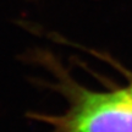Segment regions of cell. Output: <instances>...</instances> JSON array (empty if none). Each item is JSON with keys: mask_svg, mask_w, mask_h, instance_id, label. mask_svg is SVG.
<instances>
[{"mask_svg": "<svg viewBox=\"0 0 132 132\" xmlns=\"http://www.w3.org/2000/svg\"><path fill=\"white\" fill-rule=\"evenodd\" d=\"M126 89L128 90V93H130V94H131V97H132V85L130 86V87H127V88H126Z\"/></svg>", "mask_w": 132, "mask_h": 132, "instance_id": "cell-2", "label": "cell"}, {"mask_svg": "<svg viewBox=\"0 0 132 132\" xmlns=\"http://www.w3.org/2000/svg\"><path fill=\"white\" fill-rule=\"evenodd\" d=\"M28 59L53 76L52 81L37 82L60 93L69 104L62 114L31 111L29 119L50 126L52 132H132V97L126 88L100 92L82 87L47 49H34Z\"/></svg>", "mask_w": 132, "mask_h": 132, "instance_id": "cell-1", "label": "cell"}]
</instances>
